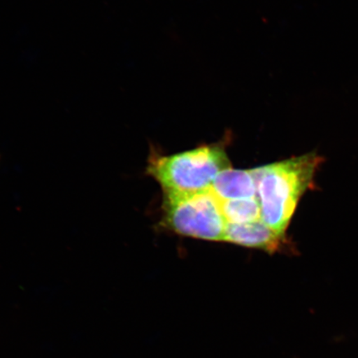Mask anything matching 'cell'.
<instances>
[{"label":"cell","mask_w":358,"mask_h":358,"mask_svg":"<svg viewBox=\"0 0 358 358\" xmlns=\"http://www.w3.org/2000/svg\"><path fill=\"white\" fill-rule=\"evenodd\" d=\"M323 158L315 152L252 169L262 220L286 235L299 201L313 187Z\"/></svg>","instance_id":"6da1fadb"},{"label":"cell","mask_w":358,"mask_h":358,"mask_svg":"<svg viewBox=\"0 0 358 358\" xmlns=\"http://www.w3.org/2000/svg\"><path fill=\"white\" fill-rule=\"evenodd\" d=\"M227 141L170 155L159 154L152 148L146 173L159 183L164 194L208 189L219 173L231 168Z\"/></svg>","instance_id":"7a4b0ae2"},{"label":"cell","mask_w":358,"mask_h":358,"mask_svg":"<svg viewBox=\"0 0 358 358\" xmlns=\"http://www.w3.org/2000/svg\"><path fill=\"white\" fill-rule=\"evenodd\" d=\"M164 227L192 238L223 241L227 222L211 187L191 194H164Z\"/></svg>","instance_id":"3957f363"},{"label":"cell","mask_w":358,"mask_h":358,"mask_svg":"<svg viewBox=\"0 0 358 358\" xmlns=\"http://www.w3.org/2000/svg\"><path fill=\"white\" fill-rule=\"evenodd\" d=\"M223 241L272 254L281 252L288 245L286 235L273 230L262 220L243 224L227 223Z\"/></svg>","instance_id":"277c9868"},{"label":"cell","mask_w":358,"mask_h":358,"mask_svg":"<svg viewBox=\"0 0 358 358\" xmlns=\"http://www.w3.org/2000/svg\"><path fill=\"white\" fill-rule=\"evenodd\" d=\"M220 201L257 199V186L252 169L223 170L211 185Z\"/></svg>","instance_id":"5b68a950"},{"label":"cell","mask_w":358,"mask_h":358,"mask_svg":"<svg viewBox=\"0 0 358 358\" xmlns=\"http://www.w3.org/2000/svg\"><path fill=\"white\" fill-rule=\"evenodd\" d=\"M220 205L227 223L243 224L262 220L258 199L220 201Z\"/></svg>","instance_id":"8992f818"}]
</instances>
